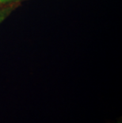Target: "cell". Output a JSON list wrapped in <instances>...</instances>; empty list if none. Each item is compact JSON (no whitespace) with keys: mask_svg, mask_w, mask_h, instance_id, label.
<instances>
[{"mask_svg":"<svg viewBox=\"0 0 122 123\" xmlns=\"http://www.w3.org/2000/svg\"><path fill=\"white\" fill-rule=\"evenodd\" d=\"M12 10H13V7L11 6H8L6 7V8H2L0 10V24L9 16L10 13L12 12Z\"/></svg>","mask_w":122,"mask_h":123,"instance_id":"obj_1","label":"cell"},{"mask_svg":"<svg viewBox=\"0 0 122 123\" xmlns=\"http://www.w3.org/2000/svg\"><path fill=\"white\" fill-rule=\"evenodd\" d=\"M14 1H17V0H0V4L9 3V2H13Z\"/></svg>","mask_w":122,"mask_h":123,"instance_id":"obj_2","label":"cell"}]
</instances>
